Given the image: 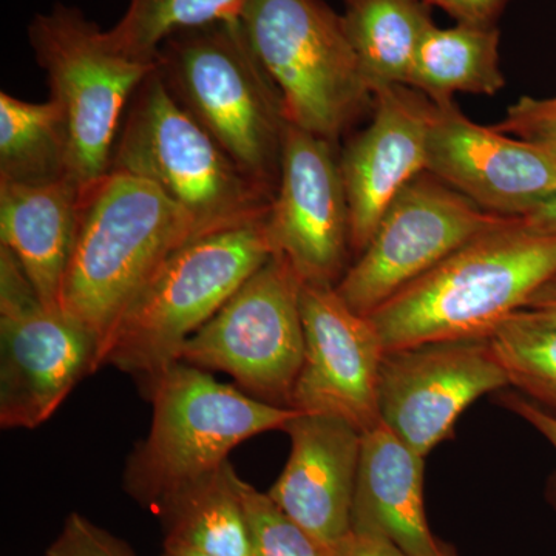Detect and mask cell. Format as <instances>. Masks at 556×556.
<instances>
[{
    "label": "cell",
    "instance_id": "cell-26",
    "mask_svg": "<svg viewBox=\"0 0 556 556\" xmlns=\"http://www.w3.org/2000/svg\"><path fill=\"white\" fill-rule=\"evenodd\" d=\"M239 490L247 511L251 556H329L280 507L239 478Z\"/></svg>",
    "mask_w": 556,
    "mask_h": 556
},
{
    "label": "cell",
    "instance_id": "cell-12",
    "mask_svg": "<svg viewBox=\"0 0 556 556\" xmlns=\"http://www.w3.org/2000/svg\"><path fill=\"white\" fill-rule=\"evenodd\" d=\"M507 386L506 368L489 339L388 350L379 368V417L427 457L452 438L456 420L477 399Z\"/></svg>",
    "mask_w": 556,
    "mask_h": 556
},
{
    "label": "cell",
    "instance_id": "cell-4",
    "mask_svg": "<svg viewBox=\"0 0 556 556\" xmlns=\"http://www.w3.org/2000/svg\"><path fill=\"white\" fill-rule=\"evenodd\" d=\"M156 72L237 166L276 195L287 113L240 22L175 33L161 43Z\"/></svg>",
    "mask_w": 556,
    "mask_h": 556
},
{
    "label": "cell",
    "instance_id": "cell-30",
    "mask_svg": "<svg viewBox=\"0 0 556 556\" xmlns=\"http://www.w3.org/2000/svg\"><path fill=\"white\" fill-rule=\"evenodd\" d=\"M504 407L514 412L515 415L525 419L530 424L541 437L547 439L548 444L555 448L556 452V416L548 413L547 409L540 407L535 402L530 401L521 394H506L503 399ZM551 501L556 508V477L551 485Z\"/></svg>",
    "mask_w": 556,
    "mask_h": 556
},
{
    "label": "cell",
    "instance_id": "cell-14",
    "mask_svg": "<svg viewBox=\"0 0 556 556\" xmlns=\"http://www.w3.org/2000/svg\"><path fill=\"white\" fill-rule=\"evenodd\" d=\"M300 311L305 353L289 407L342 417L361 433L375 427L386 353L378 329L328 285L303 283Z\"/></svg>",
    "mask_w": 556,
    "mask_h": 556
},
{
    "label": "cell",
    "instance_id": "cell-25",
    "mask_svg": "<svg viewBox=\"0 0 556 556\" xmlns=\"http://www.w3.org/2000/svg\"><path fill=\"white\" fill-rule=\"evenodd\" d=\"M244 0H129L108 35L135 60L156 61L161 43L178 31L239 22Z\"/></svg>",
    "mask_w": 556,
    "mask_h": 556
},
{
    "label": "cell",
    "instance_id": "cell-33",
    "mask_svg": "<svg viewBox=\"0 0 556 556\" xmlns=\"http://www.w3.org/2000/svg\"><path fill=\"white\" fill-rule=\"evenodd\" d=\"M526 308L546 309L556 313V276L551 278L544 287L538 289L535 294L527 302Z\"/></svg>",
    "mask_w": 556,
    "mask_h": 556
},
{
    "label": "cell",
    "instance_id": "cell-3",
    "mask_svg": "<svg viewBox=\"0 0 556 556\" xmlns=\"http://www.w3.org/2000/svg\"><path fill=\"white\" fill-rule=\"evenodd\" d=\"M265 219L182 244L142 285L98 356L146 390L179 362L182 345L206 325L270 257Z\"/></svg>",
    "mask_w": 556,
    "mask_h": 556
},
{
    "label": "cell",
    "instance_id": "cell-15",
    "mask_svg": "<svg viewBox=\"0 0 556 556\" xmlns=\"http://www.w3.org/2000/svg\"><path fill=\"white\" fill-rule=\"evenodd\" d=\"M427 172L479 207L525 218L556 193V160L536 142L478 126L455 102H431Z\"/></svg>",
    "mask_w": 556,
    "mask_h": 556
},
{
    "label": "cell",
    "instance_id": "cell-9",
    "mask_svg": "<svg viewBox=\"0 0 556 556\" xmlns=\"http://www.w3.org/2000/svg\"><path fill=\"white\" fill-rule=\"evenodd\" d=\"M302 287L288 260L274 254L182 345L179 362L226 372L249 396L291 408L305 353Z\"/></svg>",
    "mask_w": 556,
    "mask_h": 556
},
{
    "label": "cell",
    "instance_id": "cell-11",
    "mask_svg": "<svg viewBox=\"0 0 556 556\" xmlns=\"http://www.w3.org/2000/svg\"><path fill=\"white\" fill-rule=\"evenodd\" d=\"M515 219L479 207L424 172L387 208L336 291L351 309L369 316L468 241Z\"/></svg>",
    "mask_w": 556,
    "mask_h": 556
},
{
    "label": "cell",
    "instance_id": "cell-29",
    "mask_svg": "<svg viewBox=\"0 0 556 556\" xmlns=\"http://www.w3.org/2000/svg\"><path fill=\"white\" fill-rule=\"evenodd\" d=\"M430 7H439L455 17L457 24L495 27L510 0H424Z\"/></svg>",
    "mask_w": 556,
    "mask_h": 556
},
{
    "label": "cell",
    "instance_id": "cell-28",
    "mask_svg": "<svg viewBox=\"0 0 556 556\" xmlns=\"http://www.w3.org/2000/svg\"><path fill=\"white\" fill-rule=\"evenodd\" d=\"M493 129L529 142L556 141V97H522Z\"/></svg>",
    "mask_w": 556,
    "mask_h": 556
},
{
    "label": "cell",
    "instance_id": "cell-17",
    "mask_svg": "<svg viewBox=\"0 0 556 556\" xmlns=\"http://www.w3.org/2000/svg\"><path fill=\"white\" fill-rule=\"evenodd\" d=\"M283 431L291 453L268 495L331 555L351 532L362 433L342 417L302 412Z\"/></svg>",
    "mask_w": 556,
    "mask_h": 556
},
{
    "label": "cell",
    "instance_id": "cell-19",
    "mask_svg": "<svg viewBox=\"0 0 556 556\" xmlns=\"http://www.w3.org/2000/svg\"><path fill=\"white\" fill-rule=\"evenodd\" d=\"M80 197L83 192L68 178L42 185L0 181V247L17 260L49 309H61Z\"/></svg>",
    "mask_w": 556,
    "mask_h": 556
},
{
    "label": "cell",
    "instance_id": "cell-35",
    "mask_svg": "<svg viewBox=\"0 0 556 556\" xmlns=\"http://www.w3.org/2000/svg\"><path fill=\"white\" fill-rule=\"evenodd\" d=\"M536 144L543 146V148L546 149L547 152L551 153V155L556 160V141L536 142Z\"/></svg>",
    "mask_w": 556,
    "mask_h": 556
},
{
    "label": "cell",
    "instance_id": "cell-20",
    "mask_svg": "<svg viewBox=\"0 0 556 556\" xmlns=\"http://www.w3.org/2000/svg\"><path fill=\"white\" fill-rule=\"evenodd\" d=\"M343 28L372 94L408 87L417 50L431 25L424 0H345Z\"/></svg>",
    "mask_w": 556,
    "mask_h": 556
},
{
    "label": "cell",
    "instance_id": "cell-8",
    "mask_svg": "<svg viewBox=\"0 0 556 556\" xmlns=\"http://www.w3.org/2000/svg\"><path fill=\"white\" fill-rule=\"evenodd\" d=\"M28 42L70 134L68 179L80 192L109 174L124 116L156 61L135 60L75 7L36 14Z\"/></svg>",
    "mask_w": 556,
    "mask_h": 556
},
{
    "label": "cell",
    "instance_id": "cell-21",
    "mask_svg": "<svg viewBox=\"0 0 556 556\" xmlns=\"http://www.w3.org/2000/svg\"><path fill=\"white\" fill-rule=\"evenodd\" d=\"M239 478L226 460L172 493L159 510L166 522V540L212 556H251Z\"/></svg>",
    "mask_w": 556,
    "mask_h": 556
},
{
    "label": "cell",
    "instance_id": "cell-32",
    "mask_svg": "<svg viewBox=\"0 0 556 556\" xmlns=\"http://www.w3.org/2000/svg\"><path fill=\"white\" fill-rule=\"evenodd\" d=\"M527 225L543 232L556 233V193L533 208L525 218Z\"/></svg>",
    "mask_w": 556,
    "mask_h": 556
},
{
    "label": "cell",
    "instance_id": "cell-5",
    "mask_svg": "<svg viewBox=\"0 0 556 556\" xmlns=\"http://www.w3.org/2000/svg\"><path fill=\"white\" fill-rule=\"evenodd\" d=\"M110 170L163 190L192 218L199 237L260 222L273 207V193L172 98L156 68L131 98Z\"/></svg>",
    "mask_w": 556,
    "mask_h": 556
},
{
    "label": "cell",
    "instance_id": "cell-10",
    "mask_svg": "<svg viewBox=\"0 0 556 556\" xmlns=\"http://www.w3.org/2000/svg\"><path fill=\"white\" fill-rule=\"evenodd\" d=\"M98 340L42 305L17 260L0 247V426H42L86 375L98 371Z\"/></svg>",
    "mask_w": 556,
    "mask_h": 556
},
{
    "label": "cell",
    "instance_id": "cell-18",
    "mask_svg": "<svg viewBox=\"0 0 556 556\" xmlns=\"http://www.w3.org/2000/svg\"><path fill=\"white\" fill-rule=\"evenodd\" d=\"M424 464L382 420L362 431L351 532L386 536L409 556H445L428 527Z\"/></svg>",
    "mask_w": 556,
    "mask_h": 556
},
{
    "label": "cell",
    "instance_id": "cell-2",
    "mask_svg": "<svg viewBox=\"0 0 556 556\" xmlns=\"http://www.w3.org/2000/svg\"><path fill=\"white\" fill-rule=\"evenodd\" d=\"M197 237L192 218L163 190L110 170L80 197L62 313L86 328L101 350L142 285L172 252Z\"/></svg>",
    "mask_w": 556,
    "mask_h": 556
},
{
    "label": "cell",
    "instance_id": "cell-34",
    "mask_svg": "<svg viewBox=\"0 0 556 556\" xmlns=\"http://www.w3.org/2000/svg\"><path fill=\"white\" fill-rule=\"evenodd\" d=\"M161 556H212L199 548L186 546V544L175 543V541H164V551Z\"/></svg>",
    "mask_w": 556,
    "mask_h": 556
},
{
    "label": "cell",
    "instance_id": "cell-22",
    "mask_svg": "<svg viewBox=\"0 0 556 556\" xmlns=\"http://www.w3.org/2000/svg\"><path fill=\"white\" fill-rule=\"evenodd\" d=\"M506 86L500 67L496 27L431 25L417 50L408 87L434 104L453 101L455 93L495 94Z\"/></svg>",
    "mask_w": 556,
    "mask_h": 556
},
{
    "label": "cell",
    "instance_id": "cell-36",
    "mask_svg": "<svg viewBox=\"0 0 556 556\" xmlns=\"http://www.w3.org/2000/svg\"><path fill=\"white\" fill-rule=\"evenodd\" d=\"M445 556H456L455 551L452 547H445Z\"/></svg>",
    "mask_w": 556,
    "mask_h": 556
},
{
    "label": "cell",
    "instance_id": "cell-7",
    "mask_svg": "<svg viewBox=\"0 0 556 556\" xmlns=\"http://www.w3.org/2000/svg\"><path fill=\"white\" fill-rule=\"evenodd\" d=\"M239 22L288 123L336 144L375 102L342 14L324 0H244Z\"/></svg>",
    "mask_w": 556,
    "mask_h": 556
},
{
    "label": "cell",
    "instance_id": "cell-23",
    "mask_svg": "<svg viewBox=\"0 0 556 556\" xmlns=\"http://www.w3.org/2000/svg\"><path fill=\"white\" fill-rule=\"evenodd\" d=\"M67 119L53 100L0 93V181L42 185L68 178Z\"/></svg>",
    "mask_w": 556,
    "mask_h": 556
},
{
    "label": "cell",
    "instance_id": "cell-13",
    "mask_svg": "<svg viewBox=\"0 0 556 556\" xmlns=\"http://www.w3.org/2000/svg\"><path fill=\"white\" fill-rule=\"evenodd\" d=\"M266 228L303 283L336 287L351 251L350 207L334 144L288 123Z\"/></svg>",
    "mask_w": 556,
    "mask_h": 556
},
{
    "label": "cell",
    "instance_id": "cell-1",
    "mask_svg": "<svg viewBox=\"0 0 556 556\" xmlns=\"http://www.w3.org/2000/svg\"><path fill=\"white\" fill-rule=\"evenodd\" d=\"M555 276L556 233L517 218L468 241L367 317L386 351L489 339Z\"/></svg>",
    "mask_w": 556,
    "mask_h": 556
},
{
    "label": "cell",
    "instance_id": "cell-16",
    "mask_svg": "<svg viewBox=\"0 0 556 556\" xmlns=\"http://www.w3.org/2000/svg\"><path fill=\"white\" fill-rule=\"evenodd\" d=\"M375 113L339 164L350 207L351 251L361 255L399 193L427 172L431 101L405 86L375 91Z\"/></svg>",
    "mask_w": 556,
    "mask_h": 556
},
{
    "label": "cell",
    "instance_id": "cell-6",
    "mask_svg": "<svg viewBox=\"0 0 556 556\" xmlns=\"http://www.w3.org/2000/svg\"><path fill=\"white\" fill-rule=\"evenodd\" d=\"M144 394L152 401V424L127 460L124 489L156 511L182 485L223 466L241 442L285 430L300 413L258 401L185 362L167 368Z\"/></svg>",
    "mask_w": 556,
    "mask_h": 556
},
{
    "label": "cell",
    "instance_id": "cell-27",
    "mask_svg": "<svg viewBox=\"0 0 556 556\" xmlns=\"http://www.w3.org/2000/svg\"><path fill=\"white\" fill-rule=\"evenodd\" d=\"M43 556H137L129 544L80 514H70Z\"/></svg>",
    "mask_w": 556,
    "mask_h": 556
},
{
    "label": "cell",
    "instance_id": "cell-31",
    "mask_svg": "<svg viewBox=\"0 0 556 556\" xmlns=\"http://www.w3.org/2000/svg\"><path fill=\"white\" fill-rule=\"evenodd\" d=\"M329 556H409L386 536L350 532Z\"/></svg>",
    "mask_w": 556,
    "mask_h": 556
},
{
    "label": "cell",
    "instance_id": "cell-24",
    "mask_svg": "<svg viewBox=\"0 0 556 556\" xmlns=\"http://www.w3.org/2000/svg\"><path fill=\"white\" fill-rule=\"evenodd\" d=\"M489 340L510 386L556 416V313L518 309Z\"/></svg>",
    "mask_w": 556,
    "mask_h": 556
}]
</instances>
